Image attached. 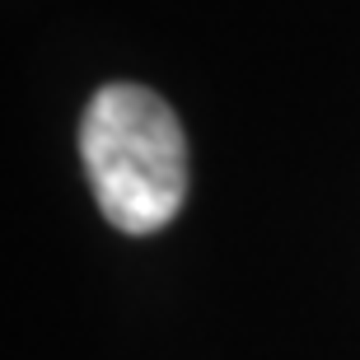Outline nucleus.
Masks as SVG:
<instances>
[{"mask_svg": "<svg viewBox=\"0 0 360 360\" xmlns=\"http://www.w3.org/2000/svg\"><path fill=\"white\" fill-rule=\"evenodd\" d=\"M80 160L98 211L122 234H155L183 211L187 136L146 84H103L80 117Z\"/></svg>", "mask_w": 360, "mask_h": 360, "instance_id": "nucleus-1", "label": "nucleus"}]
</instances>
